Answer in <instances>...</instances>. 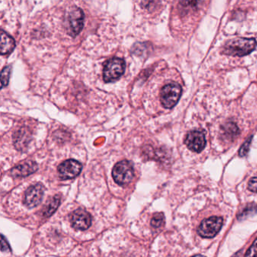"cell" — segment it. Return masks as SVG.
Instances as JSON below:
<instances>
[{"instance_id": "1", "label": "cell", "mask_w": 257, "mask_h": 257, "mask_svg": "<svg viewBox=\"0 0 257 257\" xmlns=\"http://www.w3.org/2000/svg\"><path fill=\"white\" fill-rule=\"evenodd\" d=\"M256 45L254 39L237 38L226 42L223 47V53L232 57H244L253 52Z\"/></svg>"}, {"instance_id": "2", "label": "cell", "mask_w": 257, "mask_h": 257, "mask_svg": "<svg viewBox=\"0 0 257 257\" xmlns=\"http://www.w3.org/2000/svg\"><path fill=\"white\" fill-rule=\"evenodd\" d=\"M182 94V87L178 83L172 82L162 87L160 94L161 105L167 109L174 108L178 104Z\"/></svg>"}, {"instance_id": "3", "label": "cell", "mask_w": 257, "mask_h": 257, "mask_svg": "<svg viewBox=\"0 0 257 257\" xmlns=\"http://www.w3.org/2000/svg\"><path fill=\"white\" fill-rule=\"evenodd\" d=\"M125 60L122 59L118 57L110 59L104 65L103 71L104 81L110 83L119 79L125 72Z\"/></svg>"}, {"instance_id": "4", "label": "cell", "mask_w": 257, "mask_h": 257, "mask_svg": "<svg viewBox=\"0 0 257 257\" xmlns=\"http://www.w3.org/2000/svg\"><path fill=\"white\" fill-rule=\"evenodd\" d=\"M112 175L115 182L119 185L124 186L129 184L134 175L132 163L128 160L119 162L113 167Z\"/></svg>"}, {"instance_id": "5", "label": "cell", "mask_w": 257, "mask_h": 257, "mask_svg": "<svg viewBox=\"0 0 257 257\" xmlns=\"http://www.w3.org/2000/svg\"><path fill=\"white\" fill-rule=\"evenodd\" d=\"M223 224V219L220 217H209L201 223L198 228V234L204 238H214L221 230Z\"/></svg>"}, {"instance_id": "6", "label": "cell", "mask_w": 257, "mask_h": 257, "mask_svg": "<svg viewBox=\"0 0 257 257\" xmlns=\"http://www.w3.org/2000/svg\"><path fill=\"white\" fill-rule=\"evenodd\" d=\"M84 16L79 8H72L66 15V32L71 36L79 34L84 27Z\"/></svg>"}, {"instance_id": "7", "label": "cell", "mask_w": 257, "mask_h": 257, "mask_svg": "<svg viewBox=\"0 0 257 257\" xmlns=\"http://www.w3.org/2000/svg\"><path fill=\"white\" fill-rule=\"evenodd\" d=\"M82 165L75 160H68L63 162L57 168L60 180H69L75 178L81 173Z\"/></svg>"}, {"instance_id": "8", "label": "cell", "mask_w": 257, "mask_h": 257, "mask_svg": "<svg viewBox=\"0 0 257 257\" xmlns=\"http://www.w3.org/2000/svg\"><path fill=\"white\" fill-rule=\"evenodd\" d=\"M43 186L41 184H36L30 186L24 194V204L28 208H33L37 207L42 202L43 198Z\"/></svg>"}, {"instance_id": "9", "label": "cell", "mask_w": 257, "mask_h": 257, "mask_svg": "<svg viewBox=\"0 0 257 257\" xmlns=\"http://www.w3.org/2000/svg\"><path fill=\"white\" fill-rule=\"evenodd\" d=\"M70 222L74 229L81 231L86 230L92 226V216L85 210L78 208L72 212Z\"/></svg>"}, {"instance_id": "10", "label": "cell", "mask_w": 257, "mask_h": 257, "mask_svg": "<svg viewBox=\"0 0 257 257\" xmlns=\"http://www.w3.org/2000/svg\"><path fill=\"white\" fill-rule=\"evenodd\" d=\"M185 144L193 152H202L206 145L205 134L203 132L198 130L190 132L186 138Z\"/></svg>"}, {"instance_id": "11", "label": "cell", "mask_w": 257, "mask_h": 257, "mask_svg": "<svg viewBox=\"0 0 257 257\" xmlns=\"http://www.w3.org/2000/svg\"><path fill=\"white\" fill-rule=\"evenodd\" d=\"M38 165L33 161H26L12 168L10 175L15 178H23L32 175L37 171Z\"/></svg>"}, {"instance_id": "12", "label": "cell", "mask_w": 257, "mask_h": 257, "mask_svg": "<svg viewBox=\"0 0 257 257\" xmlns=\"http://www.w3.org/2000/svg\"><path fill=\"white\" fill-rule=\"evenodd\" d=\"M30 130L26 127L20 128L14 135V144L15 148L20 151H24L30 141Z\"/></svg>"}, {"instance_id": "13", "label": "cell", "mask_w": 257, "mask_h": 257, "mask_svg": "<svg viewBox=\"0 0 257 257\" xmlns=\"http://www.w3.org/2000/svg\"><path fill=\"white\" fill-rule=\"evenodd\" d=\"M15 48V42L13 38L8 35L4 30L1 31L2 55L10 54Z\"/></svg>"}, {"instance_id": "14", "label": "cell", "mask_w": 257, "mask_h": 257, "mask_svg": "<svg viewBox=\"0 0 257 257\" xmlns=\"http://www.w3.org/2000/svg\"><path fill=\"white\" fill-rule=\"evenodd\" d=\"M60 204V197L59 195L54 196V197L51 198L46 205H45V208L43 211V216L45 217H49L55 212L56 210L58 208Z\"/></svg>"}, {"instance_id": "15", "label": "cell", "mask_w": 257, "mask_h": 257, "mask_svg": "<svg viewBox=\"0 0 257 257\" xmlns=\"http://www.w3.org/2000/svg\"><path fill=\"white\" fill-rule=\"evenodd\" d=\"M257 212V205L255 203L248 204L239 214H238L237 218L239 220H244L250 216L254 215Z\"/></svg>"}, {"instance_id": "16", "label": "cell", "mask_w": 257, "mask_h": 257, "mask_svg": "<svg viewBox=\"0 0 257 257\" xmlns=\"http://www.w3.org/2000/svg\"><path fill=\"white\" fill-rule=\"evenodd\" d=\"M223 134L230 139H233L239 134V130L235 123L229 122L226 123L223 127Z\"/></svg>"}, {"instance_id": "17", "label": "cell", "mask_w": 257, "mask_h": 257, "mask_svg": "<svg viewBox=\"0 0 257 257\" xmlns=\"http://www.w3.org/2000/svg\"><path fill=\"white\" fill-rule=\"evenodd\" d=\"M164 224V215L163 213H155L151 220V226L153 228H160Z\"/></svg>"}, {"instance_id": "18", "label": "cell", "mask_w": 257, "mask_h": 257, "mask_svg": "<svg viewBox=\"0 0 257 257\" xmlns=\"http://www.w3.org/2000/svg\"><path fill=\"white\" fill-rule=\"evenodd\" d=\"M11 72H12V68L10 66H6L2 71L1 73V83L2 87H6L9 84V78H10Z\"/></svg>"}, {"instance_id": "19", "label": "cell", "mask_w": 257, "mask_h": 257, "mask_svg": "<svg viewBox=\"0 0 257 257\" xmlns=\"http://www.w3.org/2000/svg\"><path fill=\"white\" fill-rule=\"evenodd\" d=\"M204 0H180V4L186 9H196Z\"/></svg>"}, {"instance_id": "20", "label": "cell", "mask_w": 257, "mask_h": 257, "mask_svg": "<svg viewBox=\"0 0 257 257\" xmlns=\"http://www.w3.org/2000/svg\"><path fill=\"white\" fill-rule=\"evenodd\" d=\"M252 139H253V136H250L248 139H247L245 142L243 144L242 146L240 148L239 156L241 157H245L247 154H248L249 151H250V145H251Z\"/></svg>"}, {"instance_id": "21", "label": "cell", "mask_w": 257, "mask_h": 257, "mask_svg": "<svg viewBox=\"0 0 257 257\" xmlns=\"http://www.w3.org/2000/svg\"><path fill=\"white\" fill-rule=\"evenodd\" d=\"M245 257H257V238L253 241L250 248L247 250Z\"/></svg>"}, {"instance_id": "22", "label": "cell", "mask_w": 257, "mask_h": 257, "mask_svg": "<svg viewBox=\"0 0 257 257\" xmlns=\"http://www.w3.org/2000/svg\"><path fill=\"white\" fill-rule=\"evenodd\" d=\"M248 190L253 193H257V177H253L249 181Z\"/></svg>"}, {"instance_id": "23", "label": "cell", "mask_w": 257, "mask_h": 257, "mask_svg": "<svg viewBox=\"0 0 257 257\" xmlns=\"http://www.w3.org/2000/svg\"><path fill=\"white\" fill-rule=\"evenodd\" d=\"M1 244H2V251H7L8 250H10V247H9V244H8L7 241L5 239L4 235H2V240H1Z\"/></svg>"}, {"instance_id": "24", "label": "cell", "mask_w": 257, "mask_h": 257, "mask_svg": "<svg viewBox=\"0 0 257 257\" xmlns=\"http://www.w3.org/2000/svg\"><path fill=\"white\" fill-rule=\"evenodd\" d=\"M192 257H206V256H203V255L198 254V255H195V256H193Z\"/></svg>"}]
</instances>
